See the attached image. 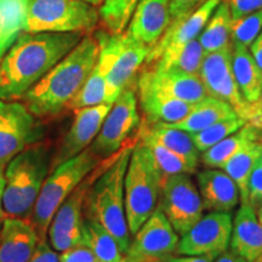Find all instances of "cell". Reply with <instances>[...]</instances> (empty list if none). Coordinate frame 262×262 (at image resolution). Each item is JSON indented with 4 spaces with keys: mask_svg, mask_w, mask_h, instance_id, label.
I'll list each match as a JSON object with an SVG mask.
<instances>
[{
    "mask_svg": "<svg viewBox=\"0 0 262 262\" xmlns=\"http://www.w3.org/2000/svg\"><path fill=\"white\" fill-rule=\"evenodd\" d=\"M204 2L205 0H171V3H170L171 21L191 14L192 11L199 8Z\"/></svg>",
    "mask_w": 262,
    "mask_h": 262,
    "instance_id": "41",
    "label": "cell"
},
{
    "mask_svg": "<svg viewBox=\"0 0 262 262\" xmlns=\"http://www.w3.org/2000/svg\"><path fill=\"white\" fill-rule=\"evenodd\" d=\"M139 124L140 116L135 91L126 86L111 107L100 133L90 145L91 150L101 159L114 156Z\"/></svg>",
    "mask_w": 262,
    "mask_h": 262,
    "instance_id": "10",
    "label": "cell"
},
{
    "mask_svg": "<svg viewBox=\"0 0 262 262\" xmlns=\"http://www.w3.org/2000/svg\"><path fill=\"white\" fill-rule=\"evenodd\" d=\"M248 204L256 210L262 205V164L256 163L248 182Z\"/></svg>",
    "mask_w": 262,
    "mask_h": 262,
    "instance_id": "38",
    "label": "cell"
},
{
    "mask_svg": "<svg viewBox=\"0 0 262 262\" xmlns=\"http://www.w3.org/2000/svg\"><path fill=\"white\" fill-rule=\"evenodd\" d=\"M139 136L149 137L171 152L198 165L199 150L193 142L192 135L187 131L173 127L166 123H146L141 127Z\"/></svg>",
    "mask_w": 262,
    "mask_h": 262,
    "instance_id": "26",
    "label": "cell"
},
{
    "mask_svg": "<svg viewBox=\"0 0 262 262\" xmlns=\"http://www.w3.org/2000/svg\"><path fill=\"white\" fill-rule=\"evenodd\" d=\"M253 262H262V254L260 255V256H257L256 258H255Z\"/></svg>",
    "mask_w": 262,
    "mask_h": 262,
    "instance_id": "51",
    "label": "cell"
},
{
    "mask_svg": "<svg viewBox=\"0 0 262 262\" xmlns=\"http://www.w3.org/2000/svg\"><path fill=\"white\" fill-rule=\"evenodd\" d=\"M260 103H261V110H262V95H261V100H260Z\"/></svg>",
    "mask_w": 262,
    "mask_h": 262,
    "instance_id": "52",
    "label": "cell"
},
{
    "mask_svg": "<svg viewBox=\"0 0 262 262\" xmlns=\"http://www.w3.org/2000/svg\"><path fill=\"white\" fill-rule=\"evenodd\" d=\"M231 25V11H229L227 3L221 0L198 37L205 54L222 50L232 44Z\"/></svg>",
    "mask_w": 262,
    "mask_h": 262,
    "instance_id": "28",
    "label": "cell"
},
{
    "mask_svg": "<svg viewBox=\"0 0 262 262\" xmlns=\"http://www.w3.org/2000/svg\"><path fill=\"white\" fill-rule=\"evenodd\" d=\"M27 262H60L57 251L52 249L47 241L39 242L34 253Z\"/></svg>",
    "mask_w": 262,
    "mask_h": 262,
    "instance_id": "42",
    "label": "cell"
},
{
    "mask_svg": "<svg viewBox=\"0 0 262 262\" xmlns=\"http://www.w3.org/2000/svg\"><path fill=\"white\" fill-rule=\"evenodd\" d=\"M83 243L97 257L100 262H124V254L119 244L102 225L84 217L81 225Z\"/></svg>",
    "mask_w": 262,
    "mask_h": 262,
    "instance_id": "30",
    "label": "cell"
},
{
    "mask_svg": "<svg viewBox=\"0 0 262 262\" xmlns=\"http://www.w3.org/2000/svg\"><path fill=\"white\" fill-rule=\"evenodd\" d=\"M229 249L248 262L262 254V226L255 209L248 203H241L235 212Z\"/></svg>",
    "mask_w": 262,
    "mask_h": 262,
    "instance_id": "22",
    "label": "cell"
},
{
    "mask_svg": "<svg viewBox=\"0 0 262 262\" xmlns=\"http://www.w3.org/2000/svg\"><path fill=\"white\" fill-rule=\"evenodd\" d=\"M233 227L231 212L210 211L181 235L179 255L208 256L215 260L229 248Z\"/></svg>",
    "mask_w": 262,
    "mask_h": 262,
    "instance_id": "12",
    "label": "cell"
},
{
    "mask_svg": "<svg viewBox=\"0 0 262 262\" xmlns=\"http://www.w3.org/2000/svg\"><path fill=\"white\" fill-rule=\"evenodd\" d=\"M196 186L201 193L204 210L231 212L241 201L237 183L219 169H205L196 173Z\"/></svg>",
    "mask_w": 262,
    "mask_h": 262,
    "instance_id": "19",
    "label": "cell"
},
{
    "mask_svg": "<svg viewBox=\"0 0 262 262\" xmlns=\"http://www.w3.org/2000/svg\"><path fill=\"white\" fill-rule=\"evenodd\" d=\"M147 71L160 89L179 100L194 104L208 96L205 85L198 74H191L179 70L160 71L153 67Z\"/></svg>",
    "mask_w": 262,
    "mask_h": 262,
    "instance_id": "23",
    "label": "cell"
},
{
    "mask_svg": "<svg viewBox=\"0 0 262 262\" xmlns=\"http://www.w3.org/2000/svg\"><path fill=\"white\" fill-rule=\"evenodd\" d=\"M235 116H237V113L228 103L208 95L199 102L193 104L191 112L182 120L169 124V125L187 131L189 134H195L198 131L214 125L216 123Z\"/></svg>",
    "mask_w": 262,
    "mask_h": 262,
    "instance_id": "25",
    "label": "cell"
},
{
    "mask_svg": "<svg viewBox=\"0 0 262 262\" xmlns=\"http://www.w3.org/2000/svg\"><path fill=\"white\" fill-rule=\"evenodd\" d=\"M260 142L261 141H257L244 147L221 168L237 183L241 203H248V182L258 160Z\"/></svg>",
    "mask_w": 262,
    "mask_h": 262,
    "instance_id": "32",
    "label": "cell"
},
{
    "mask_svg": "<svg viewBox=\"0 0 262 262\" xmlns=\"http://www.w3.org/2000/svg\"><path fill=\"white\" fill-rule=\"evenodd\" d=\"M162 176L152 152L142 142L131 150L125 175V211L131 235L158 208Z\"/></svg>",
    "mask_w": 262,
    "mask_h": 262,
    "instance_id": "6",
    "label": "cell"
},
{
    "mask_svg": "<svg viewBox=\"0 0 262 262\" xmlns=\"http://www.w3.org/2000/svg\"><path fill=\"white\" fill-rule=\"evenodd\" d=\"M100 163L101 158L95 155L89 146L78 156L51 170V173L42 183L31 215L39 241H47L48 229L58 208Z\"/></svg>",
    "mask_w": 262,
    "mask_h": 262,
    "instance_id": "5",
    "label": "cell"
},
{
    "mask_svg": "<svg viewBox=\"0 0 262 262\" xmlns=\"http://www.w3.org/2000/svg\"><path fill=\"white\" fill-rule=\"evenodd\" d=\"M139 0H103L98 10L106 31L119 34L126 28Z\"/></svg>",
    "mask_w": 262,
    "mask_h": 262,
    "instance_id": "35",
    "label": "cell"
},
{
    "mask_svg": "<svg viewBox=\"0 0 262 262\" xmlns=\"http://www.w3.org/2000/svg\"><path fill=\"white\" fill-rule=\"evenodd\" d=\"M4 168L0 166V221L5 219V212L3 209V195H4V188H5V176H4Z\"/></svg>",
    "mask_w": 262,
    "mask_h": 262,
    "instance_id": "46",
    "label": "cell"
},
{
    "mask_svg": "<svg viewBox=\"0 0 262 262\" xmlns=\"http://www.w3.org/2000/svg\"><path fill=\"white\" fill-rule=\"evenodd\" d=\"M2 224H3V221H0V231H2Z\"/></svg>",
    "mask_w": 262,
    "mask_h": 262,
    "instance_id": "53",
    "label": "cell"
},
{
    "mask_svg": "<svg viewBox=\"0 0 262 262\" xmlns=\"http://www.w3.org/2000/svg\"><path fill=\"white\" fill-rule=\"evenodd\" d=\"M214 260L208 256H193V255H181V256H170L164 262H212Z\"/></svg>",
    "mask_w": 262,
    "mask_h": 262,
    "instance_id": "44",
    "label": "cell"
},
{
    "mask_svg": "<svg viewBox=\"0 0 262 262\" xmlns=\"http://www.w3.org/2000/svg\"><path fill=\"white\" fill-rule=\"evenodd\" d=\"M5 55V51L4 49H3V41H2V24H0V61H2V58L4 57Z\"/></svg>",
    "mask_w": 262,
    "mask_h": 262,
    "instance_id": "47",
    "label": "cell"
},
{
    "mask_svg": "<svg viewBox=\"0 0 262 262\" xmlns=\"http://www.w3.org/2000/svg\"><path fill=\"white\" fill-rule=\"evenodd\" d=\"M232 68L241 94L251 104H261L262 71L249 48L232 44Z\"/></svg>",
    "mask_w": 262,
    "mask_h": 262,
    "instance_id": "24",
    "label": "cell"
},
{
    "mask_svg": "<svg viewBox=\"0 0 262 262\" xmlns=\"http://www.w3.org/2000/svg\"><path fill=\"white\" fill-rule=\"evenodd\" d=\"M150 48L127 33L118 34L117 50L107 75V102L113 104L120 93L130 86L134 75L148 56Z\"/></svg>",
    "mask_w": 262,
    "mask_h": 262,
    "instance_id": "15",
    "label": "cell"
},
{
    "mask_svg": "<svg viewBox=\"0 0 262 262\" xmlns=\"http://www.w3.org/2000/svg\"><path fill=\"white\" fill-rule=\"evenodd\" d=\"M24 103L0 100V166L38 142L42 129Z\"/></svg>",
    "mask_w": 262,
    "mask_h": 262,
    "instance_id": "11",
    "label": "cell"
},
{
    "mask_svg": "<svg viewBox=\"0 0 262 262\" xmlns=\"http://www.w3.org/2000/svg\"><path fill=\"white\" fill-rule=\"evenodd\" d=\"M60 262H100L95 254L84 243L61 251L58 255Z\"/></svg>",
    "mask_w": 262,
    "mask_h": 262,
    "instance_id": "39",
    "label": "cell"
},
{
    "mask_svg": "<svg viewBox=\"0 0 262 262\" xmlns=\"http://www.w3.org/2000/svg\"><path fill=\"white\" fill-rule=\"evenodd\" d=\"M204 56V49L196 38L182 47L164 51L162 56L152 64L156 70H179L199 75Z\"/></svg>",
    "mask_w": 262,
    "mask_h": 262,
    "instance_id": "29",
    "label": "cell"
},
{
    "mask_svg": "<svg viewBox=\"0 0 262 262\" xmlns=\"http://www.w3.org/2000/svg\"><path fill=\"white\" fill-rule=\"evenodd\" d=\"M107 102V77L95 64L86 81H85L78 94L72 98L67 108L70 110H79L84 107L97 106Z\"/></svg>",
    "mask_w": 262,
    "mask_h": 262,
    "instance_id": "34",
    "label": "cell"
},
{
    "mask_svg": "<svg viewBox=\"0 0 262 262\" xmlns=\"http://www.w3.org/2000/svg\"><path fill=\"white\" fill-rule=\"evenodd\" d=\"M245 124H247V122L244 119L235 116L222 120V122L216 123L214 125L206 127L204 130L198 131V133L191 134V135L196 149L203 153L204 150L209 149L210 147L219 143L227 136L234 134L235 131L243 127Z\"/></svg>",
    "mask_w": 262,
    "mask_h": 262,
    "instance_id": "36",
    "label": "cell"
},
{
    "mask_svg": "<svg viewBox=\"0 0 262 262\" xmlns=\"http://www.w3.org/2000/svg\"><path fill=\"white\" fill-rule=\"evenodd\" d=\"M84 2H86V3H90V4H93V5H101L103 3V0H84Z\"/></svg>",
    "mask_w": 262,
    "mask_h": 262,
    "instance_id": "49",
    "label": "cell"
},
{
    "mask_svg": "<svg viewBox=\"0 0 262 262\" xmlns=\"http://www.w3.org/2000/svg\"><path fill=\"white\" fill-rule=\"evenodd\" d=\"M215 262H248L244 257H242L241 255L234 253L231 249H227V250L224 251V253L219 255L217 257L215 258Z\"/></svg>",
    "mask_w": 262,
    "mask_h": 262,
    "instance_id": "45",
    "label": "cell"
},
{
    "mask_svg": "<svg viewBox=\"0 0 262 262\" xmlns=\"http://www.w3.org/2000/svg\"><path fill=\"white\" fill-rule=\"evenodd\" d=\"M51 152L45 142H35L15 156L4 171L3 209L5 216L27 219L51 170Z\"/></svg>",
    "mask_w": 262,
    "mask_h": 262,
    "instance_id": "4",
    "label": "cell"
},
{
    "mask_svg": "<svg viewBox=\"0 0 262 262\" xmlns=\"http://www.w3.org/2000/svg\"><path fill=\"white\" fill-rule=\"evenodd\" d=\"M140 96V106L147 123L180 122L191 112L193 104L173 97L152 80L148 71L141 73L137 81Z\"/></svg>",
    "mask_w": 262,
    "mask_h": 262,
    "instance_id": "16",
    "label": "cell"
},
{
    "mask_svg": "<svg viewBox=\"0 0 262 262\" xmlns=\"http://www.w3.org/2000/svg\"><path fill=\"white\" fill-rule=\"evenodd\" d=\"M250 52L258 64V67H260V70L262 71V29L253 44L250 45Z\"/></svg>",
    "mask_w": 262,
    "mask_h": 262,
    "instance_id": "43",
    "label": "cell"
},
{
    "mask_svg": "<svg viewBox=\"0 0 262 262\" xmlns=\"http://www.w3.org/2000/svg\"><path fill=\"white\" fill-rule=\"evenodd\" d=\"M199 77L208 95L225 101L238 117L262 129L261 104H251L241 94L232 68V44L222 50L205 54Z\"/></svg>",
    "mask_w": 262,
    "mask_h": 262,
    "instance_id": "8",
    "label": "cell"
},
{
    "mask_svg": "<svg viewBox=\"0 0 262 262\" xmlns=\"http://www.w3.org/2000/svg\"><path fill=\"white\" fill-rule=\"evenodd\" d=\"M39 242L32 221L6 216L0 231V262H27Z\"/></svg>",
    "mask_w": 262,
    "mask_h": 262,
    "instance_id": "21",
    "label": "cell"
},
{
    "mask_svg": "<svg viewBox=\"0 0 262 262\" xmlns=\"http://www.w3.org/2000/svg\"><path fill=\"white\" fill-rule=\"evenodd\" d=\"M171 0H139L127 34L152 48L171 24Z\"/></svg>",
    "mask_w": 262,
    "mask_h": 262,
    "instance_id": "18",
    "label": "cell"
},
{
    "mask_svg": "<svg viewBox=\"0 0 262 262\" xmlns=\"http://www.w3.org/2000/svg\"><path fill=\"white\" fill-rule=\"evenodd\" d=\"M98 54L100 45L95 35H84L73 50L21 97L29 112L37 118H48L67 108L94 70Z\"/></svg>",
    "mask_w": 262,
    "mask_h": 262,
    "instance_id": "2",
    "label": "cell"
},
{
    "mask_svg": "<svg viewBox=\"0 0 262 262\" xmlns=\"http://www.w3.org/2000/svg\"><path fill=\"white\" fill-rule=\"evenodd\" d=\"M179 234L166 216L157 208L152 216L137 229L124 262H164L176 253Z\"/></svg>",
    "mask_w": 262,
    "mask_h": 262,
    "instance_id": "13",
    "label": "cell"
},
{
    "mask_svg": "<svg viewBox=\"0 0 262 262\" xmlns=\"http://www.w3.org/2000/svg\"><path fill=\"white\" fill-rule=\"evenodd\" d=\"M257 163H261L262 164V141L260 142V155H258Z\"/></svg>",
    "mask_w": 262,
    "mask_h": 262,
    "instance_id": "50",
    "label": "cell"
},
{
    "mask_svg": "<svg viewBox=\"0 0 262 262\" xmlns=\"http://www.w3.org/2000/svg\"><path fill=\"white\" fill-rule=\"evenodd\" d=\"M262 29V9L232 19L231 42L250 48Z\"/></svg>",
    "mask_w": 262,
    "mask_h": 262,
    "instance_id": "37",
    "label": "cell"
},
{
    "mask_svg": "<svg viewBox=\"0 0 262 262\" xmlns=\"http://www.w3.org/2000/svg\"><path fill=\"white\" fill-rule=\"evenodd\" d=\"M158 209L166 216L179 235L185 234L201 220L204 205L191 173H178L163 180Z\"/></svg>",
    "mask_w": 262,
    "mask_h": 262,
    "instance_id": "9",
    "label": "cell"
},
{
    "mask_svg": "<svg viewBox=\"0 0 262 262\" xmlns=\"http://www.w3.org/2000/svg\"><path fill=\"white\" fill-rule=\"evenodd\" d=\"M111 107V103H101L75 110L73 123L61 141L56 155L52 157L51 170L66 160L78 156L94 142Z\"/></svg>",
    "mask_w": 262,
    "mask_h": 262,
    "instance_id": "14",
    "label": "cell"
},
{
    "mask_svg": "<svg viewBox=\"0 0 262 262\" xmlns=\"http://www.w3.org/2000/svg\"><path fill=\"white\" fill-rule=\"evenodd\" d=\"M100 21L95 5L84 0H28L26 32H89Z\"/></svg>",
    "mask_w": 262,
    "mask_h": 262,
    "instance_id": "7",
    "label": "cell"
},
{
    "mask_svg": "<svg viewBox=\"0 0 262 262\" xmlns=\"http://www.w3.org/2000/svg\"><path fill=\"white\" fill-rule=\"evenodd\" d=\"M28 0H0L2 41L5 54L22 33L26 32Z\"/></svg>",
    "mask_w": 262,
    "mask_h": 262,
    "instance_id": "31",
    "label": "cell"
},
{
    "mask_svg": "<svg viewBox=\"0 0 262 262\" xmlns=\"http://www.w3.org/2000/svg\"><path fill=\"white\" fill-rule=\"evenodd\" d=\"M227 3L232 19L239 18L262 9V0H222Z\"/></svg>",
    "mask_w": 262,
    "mask_h": 262,
    "instance_id": "40",
    "label": "cell"
},
{
    "mask_svg": "<svg viewBox=\"0 0 262 262\" xmlns=\"http://www.w3.org/2000/svg\"><path fill=\"white\" fill-rule=\"evenodd\" d=\"M220 2L221 0H205L191 14L172 19L159 40L150 48L146 63H155L164 51L182 47L193 39L198 38Z\"/></svg>",
    "mask_w": 262,
    "mask_h": 262,
    "instance_id": "17",
    "label": "cell"
},
{
    "mask_svg": "<svg viewBox=\"0 0 262 262\" xmlns=\"http://www.w3.org/2000/svg\"><path fill=\"white\" fill-rule=\"evenodd\" d=\"M84 33H22L0 61V100L21 98L77 47Z\"/></svg>",
    "mask_w": 262,
    "mask_h": 262,
    "instance_id": "1",
    "label": "cell"
},
{
    "mask_svg": "<svg viewBox=\"0 0 262 262\" xmlns=\"http://www.w3.org/2000/svg\"><path fill=\"white\" fill-rule=\"evenodd\" d=\"M126 146L112 156L88 192L84 217L102 225L125 255L131 243L125 211V175L131 150Z\"/></svg>",
    "mask_w": 262,
    "mask_h": 262,
    "instance_id": "3",
    "label": "cell"
},
{
    "mask_svg": "<svg viewBox=\"0 0 262 262\" xmlns=\"http://www.w3.org/2000/svg\"><path fill=\"white\" fill-rule=\"evenodd\" d=\"M110 158L103 159L98 164L96 168L77 186V188L62 203V205L58 208L54 219H52L50 227L48 229L49 239L81 229L84 220V205L88 192H89L95 180L97 179V176L100 175V172L107 165Z\"/></svg>",
    "mask_w": 262,
    "mask_h": 262,
    "instance_id": "20",
    "label": "cell"
},
{
    "mask_svg": "<svg viewBox=\"0 0 262 262\" xmlns=\"http://www.w3.org/2000/svg\"><path fill=\"white\" fill-rule=\"evenodd\" d=\"M255 212H256L257 220L260 221V224H261V226H262V205L260 206V208H257L256 210H255Z\"/></svg>",
    "mask_w": 262,
    "mask_h": 262,
    "instance_id": "48",
    "label": "cell"
},
{
    "mask_svg": "<svg viewBox=\"0 0 262 262\" xmlns=\"http://www.w3.org/2000/svg\"><path fill=\"white\" fill-rule=\"evenodd\" d=\"M257 141H262V129L247 123L234 134L204 150L202 162L209 168H222L239 150Z\"/></svg>",
    "mask_w": 262,
    "mask_h": 262,
    "instance_id": "27",
    "label": "cell"
},
{
    "mask_svg": "<svg viewBox=\"0 0 262 262\" xmlns=\"http://www.w3.org/2000/svg\"><path fill=\"white\" fill-rule=\"evenodd\" d=\"M140 142L146 145L152 152L153 158L157 164L160 176H162V181L166 179L168 176L178 175V173H193L195 172L196 166L183 157L176 155L171 150L165 148V147L160 145L157 141L149 139V137L139 136Z\"/></svg>",
    "mask_w": 262,
    "mask_h": 262,
    "instance_id": "33",
    "label": "cell"
}]
</instances>
